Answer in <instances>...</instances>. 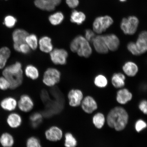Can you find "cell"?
<instances>
[{
    "label": "cell",
    "instance_id": "30bf717a",
    "mask_svg": "<svg viewBox=\"0 0 147 147\" xmlns=\"http://www.w3.org/2000/svg\"><path fill=\"white\" fill-rule=\"evenodd\" d=\"M6 122L9 128L12 129H16L19 128L22 124V117L17 112H11L7 116Z\"/></svg>",
    "mask_w": 147,
    "mask_h": 147
},
{
    "label": "cell",
    "instance_id": "836d02e7",
    "mask_svg": "<svg viewBox=\"0 0 147 147\" xmlns=\"http://www.w3.org/2000/svg\"><path fill=\"white\" fill-rule=\"evenodd\" d=\"M26 147H42L41 142L37 138L32 136L28 138L26 142Z\"/></svg>",
    "mask_w": 147,
    "mask_h": 147
},
{
    "label": "cell",
    "instance_id": "8992f818",
    "mask_svg": "<svg viewBox=\"0 0 147 147\" xmlns=\"http://www.w3.org/2000/svg\"><path fill=\"white\" fill-rule=\"evenodd\" d=\"M61 78V73L59 70L55 68L49 67L44 73L43 82L48 87H54L59 82Z\"/></svg>",
    "mask_w": 147,
    "mask_h": 147
},
{
    "label": "cell",
    "instance_id": "ba28073f",
    "mask_svg": "<svg viewBox=\"0 0 147 147\" xmlns=\"http://www.w3.org/2000/svg\"><path fill=\"white\" fill-rule=\"evenodd\" d=\"M34 105L32 98L27 94L22 95L18 100V108L23 113L30 112L34 108Z\"/></svg>",
    "mask_w": 147,
    "mask_h": 147
},
{
    "label": "cell",
    "instance_id": "5bb4252c",
    "mask_svg": "<svg viewBox=\"0 0 147 147\" xmlns=\"http://www.w3.org/2000/svg\"><path fill=\"white\" fill-rule=\"evenodd\" d=\"M81 105L83 111L88 114L92 113L98 108L96 100L90 96L84 97L83 99Z\"/></svg>",
    "mask_w": 147,
    "mask_h": 147
},
{
    "label": "cell",
    "instance_id": "f35d334b",
    "mask_svg": "<svg viewBox=\"0 0 147 147\" xmlns=\"http://www.w3.org/2000/svg\"><path fill=\"white\" fill-rule=\"evenodd\" d=\"M31 49L25 43L20 44L19 45V53L24 54H28L30 53Z\"/></svg>",
    "mask_w": 147,
    "mask_h": 147
},
{
    "label": "cell",
    "instance_id": "7bdbcfd3",
    "mask_svg": "<svg viewBox=\"0 0 147 147\" xmlns=\"http://www.w3.org/2000/svg\"><path fill=\"white\" fill-rule=\"evenodd\" d=\"M19 45H20L18 44L14 43V49L15 50L18 52H19Z\"/></svg>",
    "mask_w": 147,
    "mask_h": 147
},
{
    "label": "cell",
    "instance_id": "f1b7e54d",
    "mask_svg": "<svg viewBox=\"0 0 147 147\" xmlns=\"http://www.w3.org/2000/svg\"><path fill=\"white\" fill-rule=\"evenodd\" d=\"M25 43L31 49L36 50L38 47V40L37 36L34 34H29L26 38Z\"/></svg>",
    "mask_w": 147,
    "mask_h": 147
},
{
    "label": "cell",
    "instance_id": "d6986e66",
    "mask_svg": "<svg viewBox=\"0 0 147 147\" xmlns=\"http://www.w3.org/2000/svg\"><path fill=\"white\" fill-rule=\"evenodd\" d=\"M38 47L42 52L50 53L53 49L52 40L49 36H42L38 40Z\"/></svg>",
    "mask_w": 147,
    "mask_h": 147
},
{
    "label": "cell",
    "instance_id": "484cf974",
    "mask_svg": "<svg viewBox=\"0 0 147 147\" xmlns=\"http://www.w3.org/2000/svg\"><path fill=\"white\" fill-rule=\"evenodd\" d=\"M86 19V16L84 13L75 10L73 11L71 16V22L80 25L83 23Z\"/></svg>",
    "mask_w": 147,
    "mask_h": 147
},
{
    "label": "cell",
    "instance_id": "ee69618b",
    "mask_svg": "<svg viewBox=\"0 0 147 147\" xmlns=\"http://www.w3.org/2000/svg\"><path fill=\"white\" fill-rule=\"evenodd\" d=\"M119 1L121 3H124L127 1V0H119Z\"/></svg>",
    "mask_w": 147,
    "mask_h": 147
},
{
    "label": "cell",
    "instance_id": "e0dca14e",
    "mask_svg": "<svg viewBox=\"0 0 147 147\" xmlns=\"http://www.w3.org/2000/svg\"><path fill=\"white\" fill-rule=\"evenodd\" d=\"M122 69L126 76L131 78L135 76L139 71L138 66L131 61L125 62L122 66Z\"/></svg>",
    "mask_w": 147,
    "mask_h": 147
},
{
    "label": "cell",
    "instance_id": "7402d4cb",
    "mask_svg": "<svg viewBox=\"0 0 147 147\" xmlns=\"http://www.w3.org/2000/svg\"><path fill=\"white\" fill-rule=\"evenodd\" d=\"M15 142L13 135L9 132H3L0 135V144L3 147H12Z\"/></svg>",
    "mask_w": 147,
    "mask_h": 147
},
{
    "label": "cell",
    "instance_id": "6da1fadb",
    "mask_svg": "<svg viewBox=\"0 0 147 147\" xmlns=\"http://www.w3.org/2000/svg\"><path fill=\"white\" fill-rule=\"evenodd\" d=\"M128 120L127 112L124 108L121 107H116L112 109L106 118L108 126L117 131L124 130L128 124Z\"/></svg>",
    "mask_w": 147,
    "mask_h": 147
},
{
    "label": "cell",
    "instance_id": "277c9868",
    "mask_svg": "<svg viewBox=\"0 0 147 147\" xmlns=\"http://www.w3.org/2000/svg\"><path fill=\"white\" fill-rule=\"evenodd\" d=\"M139 24V20L137 16H130L121 20L120 29L125 34L133 35L137 32Z\"/></svg>",
    "mask_w": 147,
    "mask_h": 147
},
{
    "label": "cell",
    "instance_id": "7c38bea8",
    "mask_svg": "<svg viewBox=\"0 0 147 147\" xmlns=\"http://www.w3.org/2000/svg\"><path fill=\"white\" fill-rule=\"evenodd\" d=\"M67 96L69 105L73 107H77L80 105L84 98L82 91L78 89L71 90Z\"/></svg>",
    "mask_w": 147,
    "mask_h": 147
},
{
    "label": "cell",
    "instance_id": "d590c367",
    "mask_svg": "<svg viewBox=\"0 0 147 147\" xmlns=\"http://www.w3.org/2000/svg\"><path fill=\"white\" fill-rule=\"evenodd\" d=\"M147 127V124L146 122L142 119H139L136 121L135 124V129L138 133L142 131Z\"/></svg>",
    "mask_w": 147,
    "mask_h": 147
},
{
    "label": "cell",
    "instance_id": "603a6c76",
    "mask_svg": "<svg viewBox=\"0 0 147 147\" xmlns=\"http://www.w3.org/2000/svg\"><path fill=\"white\" fill-rule=\"evenodd\" d=\"M11 54V51L8 47H5L0 49V69L5 68Z\"/></svg>",
    "mask_w": 147,
    "mask_h": 147
},
{
    "label": "cell",
    "instance_id": "d4e9b609",
    "mask_svg": "<svg viewBox=\"0 0 147 147\" xmlns=\"http://www.w3.org/2000/svg\"><path fill=\"white\" fill-rule=\"evenodd\" d=\"M25 73L28 78L35 80L37 79L39 76V71L35 66L29 64L26 67Z\"/></svg>",
    "mask_w": 147,
    "mask_h": 147
},
{
    "label": "cell",
    "instance_id": "4dcf8cb0",
    "mask_svg": "<svg viewBox=\"0 0 147 147\" xmlns=\"http://www.w3.org/2000/svg\"><path fill=\"white\" fill-rule=\"evenodd\" d=\"M64 144L65 147H76L78 141L73 134L68 132L65 134Z\"/></svg>",
    "mask_w": 147,
    "mask_h": 147
},
{
    "label": "cell",
    "instance_id": "4fadbf2b",
    "mask_svg": "<svg viewBox=\"0 0 147 147\" xmlns=\"http://www.w3.org/2000/svg\"><path fill=\"white\" fill-rule=\"evenodd\" d=\"M105 41L109 51H115L118 50L120 45L118 36L114 34L104 35Z\"/></svg>",
    "mask_w": 147,
    "mask_h": 147
},
{
    "label": "cell",
    "instance_id": "ffe728a7",
    "mask_svg": "<svg viewBox=\"0 0 147 147\" xmlns=\"http://www.w3.org/2000/svg\"><path fill=\"white\" fill-rule=\"evenodd\" d=\"M126 75L124 73L117 72L114 73L111 78L112 85L117 89L124 88L125 84Z\"/></svg>",
    "mask_w": 147,
    "mask_h": 147
},
{
    "label": "cell",
    "instance_id": "7a4b0ae2",
    "mask_svg": "<svg viewBox=\"0 0 147 147\" xmlns=\"http://www.w3.org/2000/svg\"><path fill=\"white\" fill-rule=\"evenodd\" d=\"M3 75L10 83V89H16L21 85L23 81L22 64L19 62H16L5 67Z\"/></svg>",
    "mask_w": 147,
    "mask_h": 147
},
{
    "label": "cell",
    "instance_id": "8fae6325",
    "mask_svg": "<svg viewBox=\"0 0 147 147\" xmlns=\"http://www.w3.org/2000/svg\"><path fill=\"white\" fill-rule=\"evenodd\" d=\"M0 107L9 113L14 111L18 108V100L14 97H5L0 101Z\"/></svg>",
    "mask_w": 147,
    "mask_h": 147
},
{
    "label": "cell",
    "instance_id": "9c48e42d",
    "mask_svg": "<svg viewBox=\"0 0 147 147\" xmlns=\"http://www.w3.org/2000/svg\"><path fill=\"white\" fill-rule=\"evenodd\" d=\"M91 42L94 49L99 54H106L109 52V50L105 41L104 35H97L95 36Z\"/></svg>",
    "mask_w": 147,
    "mask_h": 147
},
{
    "label": "cell",
    "instance_id": "e575fe53",
    "mask_svg": "<svg viewBox=\"0 0 147 147\" xmlns=\"http://www.w3.org/2000/svg\"><path fill=\"white\" fill-rule=\"evenodd\" d=\"M128 51L134 56H139L140 55L138 50L135 42L131 41L129 42L127 45Z\"/></svg>",
    "mask_w": 147,
    "mask_h": 147
},
{
    "label": "cell",
    "instance_id": "8d00e7d4",
    "mask_svg": "<svg viewBox=\"0 0 147 147\" xmlns=\"http://www.w3.org/2000/svg\"><path fill=\"white\" fill-rule=\"evenodd\" d=\"M10 85L8 80L5 77H0V90L6 91L10 89Z\"/></svg>",
    "mask_w": 147,
    "mask_h": 147
},
{
    "label": "cell",
    "instance_id": "f546056e",
    "mask_svg": "<svg viewBox=\"0 0 147 147\" xmlns=\"http://www.w3.org/2000/svg\"><path fill=\"white\" fill-rule=\"evenodd\" d=\"M64 16L61 12H57L49 16V21L51 24L58 25L61 23L64 20Z\"/></svg>",
    "mask_w": 147,
    "mask_h": 147
},
{
    "label": "cell",
    "instance_id": "b9f144b4",
    "mask_svg": "<svg viewBox=\"0 0 147 147\" xmlns=\"http://www.w3.org/2000/svg\"><path fill=\"white\" fill-rule=\"evenodd\" d=\"M51 2L54 4L55 6H57L60 4L61 0H49Z\"/></svg>",
    "mask_w": 147,
    "mask_h": 147
},
{
    "label": "cell",
    "instance_id": "f6af8a7d",
    "mask_svg": "<svg viewBox=\"0 0 147 147\" xmlns=\"http://www.w3.org/2000/svg\"><path fill=\"white\" fill-rule=\"evenodd\" d=\"M6 1H7V0H6Z\"/></svg>",
    "mask_w": 147,
    "mask_h": 147
},
{
    "label": "cell",
    "instance_id": "44dd1931",
    "mask_svg": "<svg viewBox=\"0 0 147 147\" xmlns=\"http://www.w3.org/2000/svg\"><path fill=\"white\" fill-rule=\"evenodd\" d=\"M29 34L27 31L22 29H17L12 33V38L14 43L20 44L25 43L26 38Z\"/></svg>",
    "mask_w": 147,
    "mask_h": 147
},
{
    "label": "cell",
    "instance_id": "ab89813d",
    "mask_svg": "<svg viewBox=\"0 0 147 147\" xmlns=\"http://www.w3.org/2000/svg\"><path fill=\"white\" fill-rule=\"evenodd\" d=\"M139 108L144 114L147 115V100H143L141 101L139 103Z\"/></svg>",
    "mask_w": 147,
    "mask_h": 147
},
{
    "label": "cell",
    "instance_id": "5b68a950",
    "mask_svg": "<svg viewBox=\"0 0 147 147\" xmlns=\"http://www.w3.org/2000/svg\"><path fill=\"white\" fill-rule=\"evenodd\" d=\"M113 23L114 20L111 16L108 15L98 16L93 21V30L95 34H102L109 28Z\"/></svg>",
    "mask_w": 147,
    "mask_h": 147
},
{
    "label": "cell",
    "instance_id": "ac0fdd59",
    "mask_svg": "<svg viewBox=\"0 0 147 147\" xmlns=\"http://www.w3.org/2000/svg\"><path fill=\"white\" fill-rule=\"evenodd\" d=\"M133 95L129 90L126 88H122L117 92L116 100L119 104L125 105L131 100Z\"/></svg>",
    "mask_w": 147,
    "mask_h": 147
},
{
    "label": "cell",
    "instance_id": "52a82bcc",
    "mask_svg": "<svg viewBox=\"0 0 147 147\" xmlns=\"http://www.w3.org/2000/svg\"><path fill=\"white\" fill-rule=\"evenodd\" d=\"M68 55L67 51L63 49H55L50 53L51 60L56 65H65L67 63Z\"/></svg>",
    "mask_w": 147,
    "mask_h": 147
},
{
    "label": "cell",
    "instance_id": "9a60e30c",
    "mask_svg": "<svg viewBox=\"0 0 147 147\" xmlns=\"http://www.w3.org/2000/svg\"><path fill=\"white\" fill-rule=\"evenodd\" d=\"M45 135L48 140L52 142H57L62 139L63 132L58 127L53 126L46 130Z\"/></svg>",
    "mask_w": 147,
    "mask_h": 147
},
{
    "label": "cell",
    "instance_id": "cb8c5ba5",
    "mask_svg": "<svg viewBox=\"0 0 147 147\" xmlns=\"http://www.w3.org/2000/svg\"><path fill=\"white\" fill-rule=\"evenodd\" d=\"M34 3L37 7L42 10L52 11L56 7L49 0H35Z\"/></svg>",
    "mask_w": 147,
    "mask_h": 147
},
{
    "label": "cell",
    "instance_id": "3957f363",
    "mask_svg": "<svg viewBox=\"0 0 147 147\" xmlns=\"http://www.w3.org/2000/svg\"><path fill=\"white\" fill-rule=\"evenodd\" d=\"M70 49L73 52L77 53L79 56L88 58L92 53V48L90 42L84 36L78 35L75 37L70 44Z\"/></svg>",
    "mask_w": 147,
    "mask_h": 147
},
{
    "label": "cell",
    "instance_id": "2e32d148",
    "mask_svg": "<svg viewBox=\"0 0 147 147\" xmlns=\"http://www.w3.org/2000/svg\"><path fill=\"white\" fill-rule=\"evenodd\" d=\"M135 43L140 55L147 52V31L143 30L139 33Z\"/></svg>",
    "mask_w": 147,
    "mask_h": 147
},
{
    "label": "cell",
    "instance_id": "74e56055",
    "mask_svg": "<svg viewBox=\"0 0 147 147\" xmlns=\"http://www.w3.org/2000/svg\"><path fill=\"white\" fill-rule=\"evenodd\" d=\"M95 36V33L93 30L87 29L85 30L84 37L88 41L92 42Z\"/></svg>",
    "mask_w": 147,
    "mask_h": 147
},
{
    "label": "cell",
    "instance_id": "d6a6232c",
    "mask_svg": "<svg viewBox=\"0 0 147 147\" xmlns=\"http://www.w3.org/2000/svg\"><path fill=\"white\" fill-rule=\"evenodd\" d=\"M17 20L14 16L9 15L5 16L4 18L3 24L8 28H13L17 23Z\"/></svg>",
    "mask_w": 147,
    "mask_h": 147
},
{
    "label": "cell",
    "instance_id": "4316f807",
    "mask_svg": "<svg viewBox=\"0 0 147 147\" xmlns=\"http://www.w3.org/2000/svg\"><path fill=\"white\" fill-rule=\"evenodd\" d=\"M94 125L98 129L102 128L106 122V118L103 114L97 113L93 116L92 119Z\"/></svg>",
    "mask_w": 147,
    "mask_h": 147
},
{
    "label": "cell",
    "instance_id": "1f68e13d",
    "mask_svg": "<svg viewBox=\"0 0 147 147\" xmlns=\"http://www.w3.org/2000/svg\"><path fill=\"white\" fill-rule=\"evenodd\" d=\"M42 118L43 117L41 114L38 113H33L30 117L31 125L34 128L37 127L41 124Z\"/></svg>",
    "mask_w": 147,
    "mask_h": 147
},
{
    "label": "cell",
    "instance_id": "83f0119b",
    "mask_svg": "<svg viewBox=\"0 0 147 147\" xmlns=\"http://www.w3.org/2000/svg\"><path fill=\"white\" fill-rule=\"evenodd\" d=\"M108 82L107 78L102 74L97 75L94 80L95 85L99 88H103L106 87L108 85Z\"/></svg>",
    "mask_w": 147,
    "mask_h": 147
},
{
    "label": "cell",
    "instance_id": "60d3db41",
    "mask_svg": "<svg viewBox=\"0 0 147 147\" xmlns=\"http://www.w3.org/2000/svg\"><path fill=\"white\" fill-rule=\"evenodd\" d=\"M66 3L70 8H74L79 4L78 0H66Z\"/></svg>",
    "mask_w": 147,
    "mask_h": 147
}]
</instances>
